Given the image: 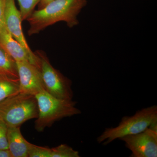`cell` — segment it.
<instances>
[{"mask_svg":"<svg viewBox=\"0 0 157 157\" xmlns=\"http://www.w3.org/2000/svg\"><path fill=\"white\" fill-rule=\"evenodd\" d=\"M53 0H41L40 2L38 4V9H41L45 7L48 3L50 2Z\"/></svg>","mask_w":157,"mask_h":157,"instance_id":"19","label":"cell"},{"mask_svg":"<svg viewBox=\"0 0 157 157\" xmlns=\"http://www.w3.org/2000/svg\"><path fill=\"white\" fill-rule=\"evenodd\" d=\"M51 157H79V152L66 144L51 148Z\"/></svg>","mask_w":157,"mask_h":157,"instance_id":"13","label":"cell"},{"mask_svg":"<svg viewBox=\"0 0 157 157\" xmlns=\"http://www.w3.org/2000/svg\"><path fill=\"white\" fill-rule=\"evenodd\" d=\"M38 115L36 99L33 95L19 93L0 102V120L8 127H19Z\"/></svg>","mask_w":157,"mask_h":157,"instance_id":"4","label":"cell"},{"mask_svg":"<svg viewBox=\"0 0 157 157\" xmlns=\"http://www.w3.org/2000/svg\"><path fill=\"white\" fill-rule=\"evenodd\" d=\"M35 53L39 57L45 90L59 99L72 100L73 92L72 81L54 67L44 52L37 50Z\"/></svg>","mask_w":157,"mask_h":157,"instance_id":"5","label":"cell"},{"mask_svg":"<svg viewBox=\"0 0 157 157\" xmlns=\"http://www.w3.org/2000/svg\"><path fill=\"white\" fill-rule=\"evenodd\" d=\"M87 0H53L41 9L34 10L26 21L29 36L39 34L48 27L60 21L70 28L78 25V14L87 4Z\"/></svg>","mask_w":157,"mask_h":157,"instance_id":"1","label":"cell"},{"mask_svg":"<svg viewBox=\"0 0 157 157\" xmlns=\"http://www.w3.org/2000/svg\"><path fill=\"white\" fill-rule=\"evenodd\" d=\"M8 147L13 157H28L29 142L25 139L19 127H8Z\"/></svg>","mask_w":157,"mask_h":157,"instance_id":"10","label":"cell"},{"mask_svg":"<svg viewBox=\"0 0 157 157\" xmlns=\"http://www.w3.org/2000/svg\"><path fill=\"white\" fill-rule=\"evenodd\" d=\"M0 157H13L9 149H0Z\"/></svg>","mask_w":157,"mask_h":157,"instance_id":"18","label":"cell"},{"mask_svg":"<svg viewBox=\"0 0 157 157\" xmlns=\"http://www.w3.org/2000/svg\"><path fill=\"white\" fill-rule=\"evenodd\" d=\"M20 93L35 96L45 90L40 69L27 61L16 62Z\"/></svg>","mask_w":157,"mask_h":157,"instance_id":"7","label":"cell"},{"mask_svg":"<svg viewBox=\"0 0 157 157\" xmlns=\"http://www.w3.org/2000/svg\"><path fill=\"white\" fill-rule=\"evenodd\" d=\"M8 129L7 125L0 120V149H9L7 137Z\"/></svg>","mask_w":157,"mask_h":157,"instance_id":"16","label":"cell"},{"mask_svg":"<svg viewBox=\"0 0 157 157\" xmlns=\"http://www.w3.org/2000/svg\"><path fill=\"white\" fill-rule=\"evenodd\" d=\"M28 154L29 157H51V149L30 143Z\"/></svg>","mask_w":157,"mask_h":157,"instance_id":"15","label":"cell"},{"mask_svg":"<svg viewBox=\"0 0 157 157\" xmlns=\"http://www.w3.org/2000/svg\"><path fill=\"white\" fill-rule=\"evenodd\" d=\"M157 121V106L153 105L137 110L134 115L124 116L117 126L106 128L99 137L98 143L107 145L127 135L143 132Z\"/></svg>","mask_w":157,"mask_h":157,"instance_id":"3","label":"cell"},{"mask_svg":"<svg viewBox=\"0 0 157 157\" xmlns=\"http://www.w3.org/2000/svg\"><path fill=\"white\" fill-rule=\"evenodd\" d=\"M0 76L18 79L16 62L0 46Z\"/></svg>","mask_w":157,"mask_h":157,"instance_id":"11","label":"cell"},{"mask_svg":"<svg viewBox=\"0 0 157 157\" xmlns=\"http://www.w3.org/2000/svg\"><path fill=\"white\" fill-rule=\"evenodd\" d=\"M38 107V115L35 122V129L42 132L55 122L65 117L81 114L76 107V102L53 97L45 90L35 95Z\"/></svg>","mask_w":157,"mask_h":157,"instance_id":"2","label":"cell"},{"mask_svg":"<svg viewBox=\"0 0 157 157\" xmlns=\"http://www.w3.org/2000/svg\"><path fill=\"white\" fill-rule=\"evenodd\" d=\"M20 11L15 5V0H6L5 24L7 30L16 41L19 42L28 52L32 58L40 66L38 56L32 51L25 37L22 27Z\"/></svg>","mask_w":157,"mask_h":157,"instance_id":"8","label":"cell"},{"mask_svg":"<svg viewBox=\"0 0 157 157\" xmlns=\"http://www.w3.org/2000/svg\"><path fill=\"white\" fill-rule=\"evenodd\" d=\"M0 46L16 62H29L40 69L25 48L12 37L6 25L0 29Z\"/></svg>","mask_w":157,"mask_h":157,"instance_id":"9","label":"cell"},{"mask_svg":"<svg viewBox=\"0 0 157 157\" xmlns=\"http://www.w3.org/2000/svg\"><path fill=\"white\" fill-rule=\"evenodd\" d=\"M19 93L18 79L0 76V102Z\"/></svg>","mask_w":157,"mask_h":157,"instance_id":"12","label":"cell"},{"mask_svg":"<svg viewBox=\"0 0 157 157\" xmlns=\"http://www.w3.org/2000/svg\"><path fill=\"white\" fill-rule=\"evenodd\" d=\"M23 21L26 20L28 17L33 12L35 7L38 5L41 0H17Z\"/></svg>","mask_w":157,"mask_h":157,"instance_id":"14","label":"cell"},{"mask_svg":"<svg viewBox=\"0 0 157 157\" xmlns=\"http://www.w3.org/2000/svg\"><path fill=\"white\" fill-rule=\"evenodd\" d=\"M119 140L124 142L132 151L131 157H157V131L150 128L138 134L127 135Z\"/></svg>","mask_w":157,"mask_h":157,"instance_id":"6","label":"cell"},{"mask_svg":"<svg viewBox=\"0 0 157 157\" xmlns=\"http://www.w3.org/2000/svg\"><path fill=\"white\" fill-rule=\"evenodd\" d=\"M6 0H0V29L6 25L5 13H6Z\"/></svg>","mask_w":157,"mask_h":157,"instance_id":"17","label":"cell"}]
</instances>
